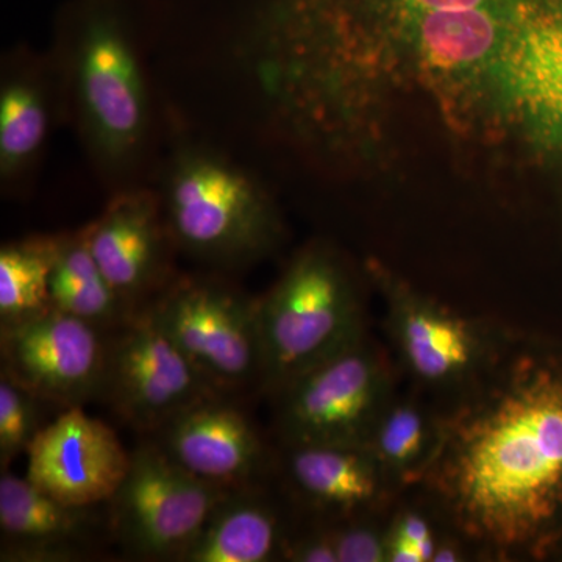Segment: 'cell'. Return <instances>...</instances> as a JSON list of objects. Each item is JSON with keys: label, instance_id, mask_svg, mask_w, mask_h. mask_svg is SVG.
Here are the masks:
<instances>
[{"label": "cell", "instance_id": "6da1fadb", "mask_svg": "<svg viewBox=\"0 0 562 562\" xmlns=\"http://www.w3.org/2000/svg\"><path fill=\"white\" fill-rule=\"evenodd\" d=\"M461 394L424 483L469 542L536 552L562 530V355L509 344Z\"/></svg>", "mask_w": 562, "mask_h": 562}, {"label": "cell", "instance_id": "7a4b0ae2", "mask_svg": "<svg viewBox=\"0 0 562 562\" xmlns=\"http://www.w3.org/2000/svg\"><path fill=\"white\" fill-rule=\"evenodd\" d=\"M160 201L173 247L217 268L261 260L283 233L260 181L206 147L183 146L173 154Z\"/></svg>", "mask_w": 562, "mask_h": 562}, {"label": "cell", "instance_id": "3957f363", "mask_svg": "<svg viewBox=\"0 0 562 562\" xmlns=\"http://www.w3.org/2000/svg\"><path fill=\"white\" fill-rule=\"evenodd\" d=\"M258 314L260 390L272 397L366 336L357 281L342 258L319 243L292 258L268 294L258 299Z\"/></svg>", "mask_w": 562, "mask_h": 562}, {"label": "cell", "instance_id": "277c9868", "mask_svg": "<svg viewBox=\"0 0 562 562\" xmlns=\"http://www.w3.org/2000/svg\"><path fill=\"white\" fill-rule=\"evenodd\" d=\"M70 80L81 132L106 171L127 169L149 132V98L132 32L117 0H77Z\"/></svg>", "mask_w": 562, "mask_h": 562}, {"label": "cell", "instance_id": "5b68a950", "mask_svg": "<svg viewBox=\"0 0 562 562\" xmlns=\"http://www.w3.org/2000/svg\"><path fill=\"white\" fill-rule=\"evenodd\" d=\"M184 357L220 394L261 387L258 299L213 277L173 279L149 303Z\"/></svg>", "mask_w": 562, "mask_h": 562}, {"label": "cell", "instance_id": "8992f818", "mask_svg": "<svg viewBox=\"0 0 562 562\" xmlns=\"http://www.w3.org/2000/svg\"><path fill=\"white\" fill-rule=\"evenodd\" d=\"M281 446L362 447L394 398L386 361L360 341L314 366L276 395Z\"/></svg>", "mask_w": 562, "mask_h": 562}, {"label": "cell", "instance_id": "52a82bcc", "mask_svg": "<svg viewBox=\"0 0 562 562\" xmlns=\"http://www.w3.org/2000/svg\"><path fill=\"white\" fill-rule=\"evenodd\" d=\"M228 491L192 475L146 438L106 502L111 539L132 560L180 562Z\"/></svg>", "mask_w": 562, "mask_h": 562}, {"label": "cell", "instance_id": "ba28073f", "mask_svg": "<svg viewBox=\"0 0 562 562\" xmlns=\"http://www.w3.org/2000/svg\"><path fill=\"white\" fill-rule=\"evenodd\" d=\"M368 269L386 303L395 349L406 371L425 386L461 394L508 349L501 333L482 321L447 308L379 262H369Z\"/></svg>", "mask_w": 562, "mask_h": 562}, {"label": "cell", "instance_id": "9c48e42d", "mask_svg": "<svg viewBox=\"0 0 562 562\" xmlns=\"http://www.w3.org/2000/svg\"><path fill=\"white\" fill-rule=\"evenodd\" d=\"M222 395L199 373L149 303L106 335L101 401L133 430L155 435L173 417Z\"/></svg>", "mask_w": 562, "mask_h": 562}, {"label": "cell", "instance_id": "30bf717a", "mask_svg": "<svg viewBox=\"0 0 562 562\" xmlns=\"http://www.w3.org/2000/svg\"><path fill=\"white\" fill-rule=\"evenodd\" d=\"M106 335L55 308L0 325V373L61 412L87 405L101 397Z\"/></svg>", "mask_w": 562, "mask_h": 562}, {"label": "cell", "instance_id": "8fae6325", "mask_svg": "<svg viewBox=\"0 0 562 562\" xmlns=\"http://www.w3.org/2000/svg\"><path fill=\"white\" fill-rule=\"evenodd\" d=\"M27 476L40 490L72 506H102L113 497L131 465L109 425L85 413L63 409L27 450Z\"/></svg>", "mask_w": 562, "mask_h": 562}, {"label": "cell", "instance_id": "7c38bea8", "mask_svg": "<svg viewBox=\"0 0 562 562\" xmlns=\"http://www.w3.org/2000/svg\"><path fill=\"white\" fill-rule=\"evenodd\" d=\"M85 231L92 257L128 308L147 305L173 280L169 272L173 243L160 198L151 192H120Z\"/></svg>", "mask_w": 562, "mask_h": 562}, {"label": "cell", "instance_id": "4fadbf2b", "mask_svg": "<svg viewBox=\"0 0 562 562\" xmlns=\"http://www.w3.org/2000/svg\"><path fill=\"white\" fill-rule=\"evenodd\" d=\"M146 438L192 475L225 490L255 486L268 468L261 432L228 395L191 406Z\"/></svg>", "mask_w": 562, "mask_h": 562}, {"label": "cell", "instance_id": "5bb4252c", "mask_svg": "<svg viewBox=\"0 0 562 562\" xmlns=\"http://www.w3.org/2000/svg\"><path fill=\"white\" fill-rule=\"evenodd\" d=\"M109 524L106 505L72 506L57 501L27 476L2 471L0 531L3 562L83 561L94 536Z\"/></svg>", "mask_w": 562, "mask_h": 562}, {"label": "cell", "instance_id": "9a60e30c", "mask_svg": "<svg viewBox=\"0 0 562 562\" xmlns=\"http://www.w3.org/2000/svg\"><path fill=\"white\" fill-rule=\"evenodd\" d=\"M295 494L335 520L364 516L382 503L390 482L368 449L341 446L283 447Z\"/></svg>", "mask_w": 562, "mask_h": 562}, {"label": "cell", "instance_id": "2e32d148", "mask_svg": "<svg viewBox=\"0 0 562 562\" xmlns=\"http://www.w3.org/2000/svg\"><path fill=\"white\" fill-rule=\"evenodd\" d=\"M288 531L260 486L231 490L210 513L180 562L281 560Z\"/></svg>", "mask_w": 562, "mask_h": 562}, {"label": "cell", "instance_id": "e0dca14e", "mask_svg": "<svg viewBox=\"0 0 562 562\" xmlns=\"http://www.w3.org/2000/svg\"><path fill=\"white\" fill-rule=\"evenodd\" d=\"M52 308L110 333L125 324L128 308L92 257L87 231L55 236L49 280Z\"/></svg>", "mask_w": 562, "mask_h": 562}, {"label": "cell", "instance_id": "ac0fdd59", "mask_svg": "<svg viewBox=\"0 0 562 562\" xmlns=\"http://www.w3.org/2000/svg\"><path fill=\"white\" fill-rule=\"evenodd\" d=\"M441 439L442 419L419 403L394 397L376 420L366 449L391 486H412L427 479Z\"/></svg>", "mask_w": 562, "mask_h": 562}, {"label": "cell", "instance_id": "d6986e66", "mask_svg": "<svg viewBox=\"0 0 562 562\" xmlns=\"http://www.w3.org/2000/svg\"><path fill=\"white\" fill-rule=\"evenodd\" d=\"M49 90L43 77L22 70L0 90V177L11 181L31 168L49 132Z\"/></svg>", "mask_w": 562, "mask_h": 562}, {"label": "cell", "instance_id": "ffe728a7", "mask_svg": "<svg viewBox=\"0 0 562 562\" xmlns=\"http://www.w3.org/2000/svg\"><path fill=\"white\" fill-rule=\"evenodd\" d=\"M55 236L3 244L0 249V325L52 308L49 280Z\"/></svg>", "mask_w": 562, "mask_h": 562}, {"label": "cell", "instance_id": "44dd1931", "mask_svg": "<svg viewBox=\"0 0 562 562\" xmlns=\"http://www.w3.org/2000/svg\"><path fill=\"white\" fill-rule=\"evenodd\" d=\"M46 402L0 373V468L27 453L29 447L47 424H43Z\"/></svg>", "mask_w": 562, "mask_h": 562}, {"label": "cell", "instance_id": "7402d4cb", "mask_svg": "<svg viewBox=\"0 0 562 562\" xmlns=\"http://www.w3.org/2000/svg\"><path fill=\"white\" fill-rule=\"evenodd\" d=\"M439 539L430 519L405 509L386 527V562H432Z\"/></svg>", "mask_w": 562, "mask_h": 562}, {"label": "cell", "instance_id": "603a6c76", "mask_svg": "<svg viewBox=\"0 0 562 562\" xmlns=\"http://www.w3.org/2000/svg\"><path fill=\"white\" fill-rule=\"evenodd\" d=\"M338 562H386V528L362 516L333 522Z\"/></svg>", "mask_w": 562, "mask_h": 562}, {"label": "cell", "instance_id": "cb8c5ba5", "mask_svg": "<svg viewBox=\"0 0 562 562\" xmlns=\"http://www.w3.org/2000/svg\"><path fill=\"white\" fill-rule=\"evenodd\" d=\"M281 560L292 562H338L333 522L292 536L288 532Z\"/></svg>", "mask_w": 562, "mask_h": 562}, {"label": "cell", "instance_id": "d4e9b609", "mask_svg": "<svg viewBox=\"0 0 562 562\" xmlns=\"http://www.w3.org/2000/svg\"><path fill=\"white\" fill-rule=\"evenodd\" d=\"M464 553H462V546L458 542L446 541V539H439L438 547H436L435 557L432 562H453L464 560Z\"/></svg>", "mask_w": 562, "mask_h": 562}]
</instances>
